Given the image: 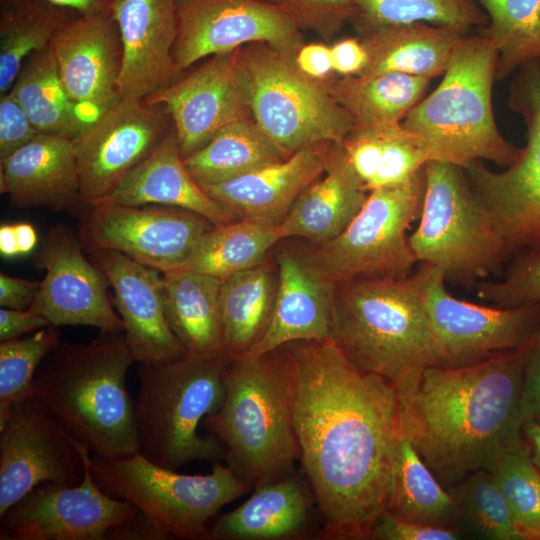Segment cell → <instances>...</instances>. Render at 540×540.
Returning a JSON list of instances; mask_svg holds the SVG:
<instances>
[{
	"instance_id": "11",
	"label": "cell",
	"mask_w": 540,
	"mask_h": 540,
	"mask_svg": "<svg viewBox=\"0 0 540 540\" xmlns=\"http://www.w3.org/2000/svg\"><path fill=\"white\" fill-rule=\"evenodd\" d=\"M424 167L402 184L369 192L363 207L341 234L313 244L302 255L308 268L333 285L357 278L411 275L418 261L406 230L421 214Z\"/></svg>"
},
{
	"instance_id": "27",
	"label": "cell",
	"mask_w": 540,
	"mask_h": 540,
	"mask_svg": "<svg viewBox=\"0 0 540 540\" xmlns=\"http://www.w3.org/2000/svg\"><path fill=\"white\" fill-rule=\"evenodd\" d=\"M317 511L306 481L294 472L253 488L252 495L210 525V540H288L310 534Z\"/></svg>"
},
{
	"instance_id": "58",
	"label": "cell",
	"mask_w": 540,
	"mask_h": 540,
	"mask_svg": "<svg viewBox=\"0 0 540 540\" xmlns=\"http://www.w3.org/2000/svg\"><path fill=\"white\" fill-rule=\"evenodd\" d=\"M0 253L5 258L19 256L12 223H5L0 227Z\"/></svg>"
},
{
	"instance_id": "15",
	"label": "cell",
	"mask_w": 540,
	"mask_h": 540,
	"mask_svg": "<svg viewBox=\"0 0 540 540\" xmlns=\"http://www.w3.org/2000/svg\"><path fill=\"white\" fill-rule=\"evenodd\" d=\"M77 235L88 253L115 250L172 273L213 224L189 210L164 205L97 203L79 214Z\"/></svg>"
},
{
	"instance_id": "51",
	"label": "cell",
	"mask_w": 540,
	"mask_h": 540,
	"mask_svg": "<svg viewBox=\"0 0 540 540\" xmlns=\"http://www.w3.org/2000/svg\"><path fill=\"white\" fill-rule=\"evenodd\" d=\"M333 72L341 76L360 74L368 61L367 52L356 38H345L331 46Z\"/></svg>"
},
{
	"instance_id": "32",
	"label": "cell",
	"mask_w": 540,
	"mask_h": 540,
	"mask_svg": "<svg viewBox=\"0 0 540 540\" xmlns=\"http://www.w3.org/2000/svg\"><path fill=\"white\" fill-rule=\"evenodd\" d=\"M9 91L43 134L74 140L97 118L65 91L50 47L24 61Z\"/></svg>"
},
{
	"instance_id": "59",
	"label": "cell",
	"mask_w": 540,
	"mask_h": 540,
	"mask_svg": "<svg viewBox=\"0 0 540 540\" xmlns=\"http://www.w3.org/2000/svg\"><path fill=\"white\" fill-rule=\"evenodd\" d=\"M526 418H529L536 423L540 424V396L530 405Z\"/></svg>"
},
{
	"instance_id": "5",
	"label": "cell",
	"mask_w": 540,
	"mask_h": 540,
	"mask_svg": "<svg viewBox=\"0 0 540 540\" xmlns=\"http://www.w3.org/2000/svg\"><path fill=\"white\" fill-rule=\"evenodd\" d=\"M224 382L223 404L203 424L225 446L226 465L253 488L296 472L299 447L280 348L229 360Z\"/></svg>"
},
{
	"instance_id": "25",
	"label": "cell",
	"mask_w": 540,
	"mask_h": 540,
	"mask_svg": "<svg viewBox=\"0 0 540 540\" xmlns=\"http://www.w3.org/2000/svg\"><path fill=\"white\" fill-rule=\"evenodd\" d=\"M277 264V290L268 326L240 356L263 355L295 341L331 340L335 285L319 279L300 254L283 251Z\"/></svg>"
},
{
	"instance_id": "43",
	"label": "cell",
	"mask_w": 540,
	"mask_h": 540,
	"mask_svg": "<svg viewBox=\"0 0 540 540\" xmlns=\"http://www.w3.org/2000/svg\"><path fill=\"white\" fill-rule=\"evenodd\" d=\"M59 327L0 342V427L11 407L32 397L33 380L43 359L61 342Z\"/></svg>"
},
{
	"instance_id": "6",
	"label": "cell",
	"mask_w": 540,
	"mask_h": 540,
	"mask_svg": "<svg viewBox=\"0 0 540 540\" xmlns=\"http://www.w3.org/2000/svg\"><path fill=\"white\" fill-rule=\"evenodd\" d=\"M498 51L483 35H465L455 47L442 81L402 120L418 135L431 160L465 167L474 161L509 166L519 148L501 134L492 109Z\"/></svg>"
},
{
	"instance_id": "42",
	"label": "cell",
	"mask_w": 540,
	"mask_h": 540,
	"mask_svg": "<svg viewBox=\"0 0 540 540\" xmlns=\"http://www.w3.org/2000/svg\"><path fill=\"white\" fill-rule=\"evenodd\" d=\"M527 540H540V471L523 433L508 443L487 468Z\"/></svg>"
},
{
	"instance_id": "2",
	"label": "cell",
	"mask_w": 540,
	"mask_h": 540,
	"mask_svg": "<svg viewBox=\"0 0 540 540\" xmlns=\"http://www.w3.org/2000/svg\"><path fill=\"white\" fill-rule=\"evenodd\" d=\"M529 343L470 366H429L396 390L403 435L448 490L522 435Z\"/></svg>"
},
{
	"instance_id": "52",
	"label": "cell",
	"mask_w": 540,
	"mask_h": 540,
	"mask_svg": "<svg viewBox=\"0 0 540 540\" xmlns=\"http://www.w3.org/2000/svg\"><path fill=\"white\" fill-rule=\"evenodd\" d=\"M294 61L301 72L316 80H325L333 72L331 46L325 43H305Z\"/></svg>"
},
{
	"instance_id": "45",
	"label": "cell",
	"mask_w": 540,
	"mask_h": 540,
	"mask_svg": "<svg viewBox=\"0 0 540 540\" xmlns=\"http://www.w3.org/2000/svg\"><path fill=\"white\" fill-rule=\"evenodd\" d=\"M503 275L499 281L477 282L478 297L501 308L540 303V255H515Z\"/></svg>"
},
{
	"instance_id": "4",
	"label": "cell",
	"mask_w": 540,
	"mask_h": 540,
	"mask_svg": "<svg viewBox=\"0 0 540 540\" xmlns=\"http://www.w3.org/2000/svg\"><path fill=\"white\" fill-rule=\"evenodd\" d=\"M331 340L355 367L383 377L396 390L416 382L427 367L445 365L442 345L410 275L336 284Z\"/></svg>"
},
{
	"instance_id": "19",
	"label": "cell",
	"mask_w": 540,
	"mask_h": 540,
	"mask_svg": "<svg viewBox=\"0 0 540 540\" xmlns=\"http://www.w3.org/2000/svg\"><path fill=\"white\" fill-rule=\"evenodd\" d=\"M34 265L45 270V276L29 309L56 327L84 325L100 332H124L107 293L106 276L84 256L77 232L69 225L58 223L47 231Z\"/></svg>"
},
{
	"instance_id": "40",
	"label": "cell",
	"mask_w": 540,
	"mask_h": 540,
	"mask_svg": "<svg viewBox=\"0 0 540 540\" xmlns=\"http://www.w3.org/2000/svg\"><path fill=\"white\" fill-rule=\"evenodd\" d=\"M351 22L360 33L392 25L424 22L469 30L488 23L475 0H351Z\"/></svg>"
},
{
	"instance_id": "30",
	"label": "cell",
	"mask_w": 540,
	"mask_h": 540,
	"mask_svg": "<svg viewBox=\"0 0 540 540\" xmlns=\"http://www.w3.org/2000/svg\"><path fill=\"white\" fill-rule=\"evenodd\" d=\"M467 30L416 22L377 28L361 34L368 61L358 74L400 72L434 78L443 75Z\"/></svg>"
},
{
	"instance_id": "53",
	"label": "cell",
	"mask_w": 540,
	"mask_h": 540,
	"mask_svg": "<svg viewBox=\"0 0 540 540\" xmlns=\"http://www.w3.org/2000/svg\"><path fill=\"white\" fill-rule=\"evenodd\" d=\"M109 540H168L172 539L157 527L143 513L138 511L123 523L113 527L106 534Z\"/></svg>"
},
{
	"instance_id": "39",
	"label": "cell",
	"mask_w": 540,
	"mask_h": 540,
	"mask_svg": "<svg viewBox=\"0 0 540 540\" xmlns=\"http://www.w3.org/2000/svg\"><path fill=\"white\" fill-rule=\"evenodd\" d=\"M488 23L480 34L498 51L496 80L540 61V0H475Z\"/></svg>"
},
{
	"instance_id": "16",
	"label": "cell",
	"mask_w": 540,
	"mask_h": 540,
	"mask_svg": "<svg viewBox=\"0 0 540 540\" xmlns=\"http://www.w3.org/2000/svg\"><path fill=\"white\" fill-rule=\"evenodd\" d=\"M75 444L84 461L82 481L35 486L0 516L1 540H106L110 529L139 511L98 485L90 469L91 451Z\"/></svg>"
},
{
	"instance_id": "1",
	"label": "cell",
	"mask_w": 540,
	"mask_h": 540,
	"mask_svg": "<svg viewBox=\"0 0 540 540\" xmlns=\"http://www.w3.org/2000/svg\"><path fill=\"white\" fill-rule=\"evenodd\" d=\"M280 351L319 538L369 539L386 510L403 437L396 389L355 367L332 340L295 341Z\"/></svg>"
},
{
	"instance_id": "26",
	"label": "cell",
	"mask_w": 540,
	"mask_h": 540,
	"mask_svg": "<svg viewBox=\"0 0 540 540\" xmlns=\"http://www.w3.org/2000/svg\"><path fill=\"white\" fill-rule=\"evenodd\" d=\"M0 192L18 208H80V178L73 140L39 133L0 161Z\"/></svg>"
},
{
	"instance_id": "31",
	"label": "cell",
	"mask_w": 540,
	"mask_h": 540,
	"mask_svg": "<svg viewBox=\"0 0 540 540\" xmlns=\"http://www.w3.org/2000/svg\"><path fill=\"white\" fill-rule=\"evenodd\" d=\"M222 283L223 279L201 273L162 274L165 314L176 337L188 352L227 362Z\"/></svg>"
},
{
	"instance_id": "12",
	"label": "cell",
	"mask_w": 540,
	"mask_h": 540,
	"mask_svg": "<svg viewBox=\"0 0 540 540\" xmlns=\"http://www.w3.org/2000/svg\"><path fill=\"white\" fill-rule=\"evenodd\" d=\"M507 103L525 122V146L503 171L483 161L463 168L510 260L523 251L540 255V61L518 69Z\"/></svg>"
},
{
	"instance_id": "20",
	"label": "cell",
	"mask_w": 540,
	"mask_h": 540,
	"mask_svg": "<svg viewBox=\"0 0 540 540\" xmlns=\"http://www.w3.org/2000/svg\"><path fill=\"white\" fill-rule=\"evenodd\" d=\"M146 99L169 112L183 158L224 127L252 117L236 50L198 62L176 83Z\"/></svg>"
},
{
	"instance_id": "54",
	"label": "cell",
	"mask_w": 540,
	"mask_h": 540,
	"mask_svg": "<svg viewBox=\"0 0 540 540\" xmlns=\"http://www.w3.org/2000/svg\"><path fill=\"white\" fill-rule=\"evenodd\" d=\"M540 396V326L529 343L523 388V413H526L530 405ZM525 420V419H524Z\"/></svg>"
},
{
	"instance_id": "24",
	"label": "cell",
	"mask_w": 540,
	"mask_h": 540,
	"mask_svg": "<svg viewBox=\"0 0 540 540\" xmlns=\"http://www.w3.org/2000/svg\"><path fill=\"white\" fill-rule=\"evenodd\" d=\"M332 144L303 148L279 162L202 188L239 219L278 226L300 194L324 173Z\"/></svg>"
},
{
	"instance_id": "10",
	"label": "cell",
	"mask_w": 540,
	"mask_h": 540,
	"mask_svg": "<svg viewBox=\"0 0 540 540\" xmlns=\"http://www.w3.org/2000/svg\"><path fill=\"white\" fill-rule=\"evenodd\" d=\"M90 469L110 496L132 503L172 539H209V521L253 487L215 461L205 475L159 466L140 453L110 460L91 453Z\"/></svg>"
},
{
	"instance_id": "22",
	"label": "cell",
	"mask_w": 540,
	"mask_h": 540,
	"mask_svg": "<svg viewBox=\"0 0 540 540\" xmlns=\"http://www.w3.org/2000/svg\"><path fill=\"white\" fill-rule=\"evenodd\" d=\"M91 261L114 291V305L135 362L163 364L182 358L188 351L166 318L162 273L115 250H97Z\"/></svg>"
},
{
	"instance_id": "56",
	"label": "cell",
	"mask_w": 540,
	"mask_h": 540,
	"mask_svg": "<svg viewBox=\"0 0 540 540\" xmlns=\"http://www.w3.org/2000/svg\"><path fill=\"white\" fill-rule=\"evenodd\" d=\"M14 237L19 256L31 253L37 246V232L32 224L27 222L12 223Z\"/></svg>"
},
{
	"instance_id": "21",
	"label": "cell",
	"mask_w": 540,
	"mask_h": 540,
	"mask_svg": "<svg viewBox=\"0 0 540 540\" xmlns=\"http://www.w3.org/2000/svg\"><path fill=\"white\" fill-rule=\"evenodd\" d=\"M50 48L73 101L99 116L122 98L123 48L112 9L77 16L56 34Z\"/></svg>"
},
{
	"instance_id": "3",
	"label": "cell",
	"mask_w": 540,
	"mask_h": 540,
	"mask_svg": "<svg viewBox=\"0 0 540 540\" xmlns=\"http://www.w3.org/2000/svg\"><path fill=\"white\" fill-rule=\"evenodd\" d=\"M134 362L124 332H100L88 343L61 341L39 365L32 397L92 454L132 457L139 451L126 378Z\"/></svg>"
},
{
	"instance_id": "38",
	"label": "cell",
	"mask_w": 540,
	"mask_h": 540,
	"mask_svg": "<svg viewBox=\"0 0 540 540\" xmlns=\"http://www.w3.org/2000/svg\"><path fill=\"white\" fill-rule=\"evenodd\" d=\"M283 159L251 117L224 127L201 149L184 158V164L203 187L232 180Z\"/></svg>"
},
{
	"instance_id": "46",
	"label": "cell",
	"mask_w": 540,
	"mask_h": 540,
	"mask_svg": "<svg viewBox=\"0 0 540 540\" xmlns=\"http://www.w3.org/2000/svg\"><path fill=\"white\" fill-rule=\"evenodd\" d=\"M280 8L296 26L330 41L354 16L351 0H263Z\"/></svg>"
},
{
	"instance_id": "55",
	"label": "cell",
	"mask_w": 540,
	"mask_h": 540,
	"mask_svg": "<svg viewBox=\"0 0 540 540\" xmlns=\"http://www.w3.org/2000/svg\"><path fill=\"white\" fill-rule=\"evenodd\" d=\"M55 5L72 9L80 14L111 10L117 0H46Z\"/></svg>"
},
{
	"instance_id": "8",
	"label": "cell",
	"mask_w": 540,
	"mask_h": 540,
	"mask_svg": "<svg viewBox=\"0 0 540 540\" xmlns=\"http://www.w3.org/2000/svg\"><path fill=\"white\" fill-rule=\"evenodd\" d=\"M424 173L420 222L409 236L417 261L461 286L500 273L508 260L503 243L464 168L431 160Z\"/></svg>"
},
{
	"instance_id": "9",
	"label": "cell",
	"mask_w": 540,
	"mask_h": 540,
	"mask_svg": "<svg viewBox=\"0 0 540 540\" xmlns=\"http://www.w3.org/2000/svg\"><path fill=\"white\" fill-rule=\"evenodd\" d=\"M252 118L285 157L324 142L342 143L354 127L325 80L299 70L294 58L265 43L236 50Z\"/></svg>"
},
{
	"instance_id": "49",
	"label": "cell",
	"mask_w": 540,
	"mask_h": 540,
	"mask_svg": "<svg viewBox=\"0 0 540 540\" xmlns=\"http://www.w3.org/2000/svg\"><path fill=\"white\" fill-rule=\"evenodd\" d=\"M49 326L52 325L48 319L31 309H0V342L21 338Z\"/></svg>"
},
{
	"instance_id": "47",
	"label": "cell",
	"mask_w": 540,
	"mask_h": 540,
	"mask_svg": "<svg viewBox=\"0 0 540 540\" xmlns=\"http://www.w3.org/2000/svg\"><path fill=\"white\" fill-rule=\"evenodd\" d=\"M40 132L10 91L0 95V161L28 144Z\"/></svg>"
},
{
	"instance_id": "35",
	"label": "cell",
	"mask_w": 540,
	"mask_h": 540,
	"mask_svg": "<svg viewBox=\"0 0 540 540\" xmlns=\"http://www.w3.org/2000/svg\"><path fill=\"white\" fill-rule=\"evenodd\" d=\"M386 511L403 520L456 530L453 493L439 482L404 435L392 469Z\"/></svg>"
},
{
	"instance_id": "7",
	"label": "cell",
	"mask_w": 540,
	"mask_h": 540,
	"mask_svg": "<svg viewBox=\"0 0 540 540\" xmlns=\"http://www.w3.org/2000/svg\"><path fill=\"white\" fill-rule=\"evenodd\" d=\"M227 362L187 352L169 363L139 364L135 424L143 457L171 470L225 459L223 443L198 427L223 404Z\"/></svg>"
},
{
	"instance_id": "28",
	"label": "cell",
	"mask_w": 540,
	"mask_h": 540,
	"mask_svg": "<svg viewBox=\"0 0 540 540\" xmlns=\"http://www.w3.org/2000/svg\"><path fill=\"white\" fill-rule=\"evenodd\" d=\"M97 203L178 207L199 214L215 225L239 219L229 208L209 196L191 176L180 153L175 129Z\"/></svg>"
},
{
	"instance_id": "17",
	"label": "cell",
	"mask_w": 540,
	"mask_h": 540,
	"mask_svg": "<svg viewBox=\"0 0 540 540\" xmlns=\"http://www.w3.org/2000/svg\"><path fill=\"white\" fill-rule=\"evenodd\" d=\"M176 6L173 57L183 70L250 43H265L292 58L305 44L290 17L263 0H176Z\"/></svg>"
},
{
	"instance_id": "41",
	"label": "cell",
	"mask_w": 540,
	"mask_h": 540,
	"mask_svg": "<svg viewBox=\"0 0 540 540\" xmlns=\"http://www.w3.org/2000/svg\"><path fill=\"white\" fill-rule=\"evenodd\" d=\"M456 503V530L487 540H527L487 469H481L449 489Z\"/></svg>"
},
{
	"instance_id": "18",
	"label": "cell",
	"mask_w": 540,
	"mask_h": 540,
	"mask_svg": "<svg viewBox=\"0 0 540 540\" xmlns=\"http://www.w3.org/2000/svg\"><path fill=\"white\" fill-rule=\"evenodd\" d=\"M84 470L75 440L34 397L11 407L0 427V516L38 484L76 485Z\"/></svg>"
},
{
	"instance_id": "14",
	"label": "cell",
	"mask_w": 540,
	"mask_h": 540,
	"mask_svg": "<svg viewBox=\"0 0 540 540\" xmlns=\"http://www.w3.org/2000/svg\"><path fill=\"white\" fill-rule=\"evenodd\" d=\"M174 131L161 103L122 97L73 140L80 178L77 214L108 196Z\"/></svg>"
},
{
	"instance_id": "37",
	"label": "cell",
	"mask_w": 540,
	"mask_h": 540,
	"mask_svg": "<svg viewBox=\"0 0 540 540\" xmlns=\"http://www.w3.org/2000/svg\"><path fill=\"white\" fill-rule=\"evenodd\" d=\"M280 240L277 226L244 219L213 225L172 273H201L224 280L265 262Z\"/></svg>"
},
{
	"instance_id": "29",
	"label": "cell",
	"mask_w": 540,
	"mask_h": 540,
	"mask_svg": "<svg viewBox=\"0 0 540 540\" xmlns=\"http://www.w3.org/2000/svg\"><path fill=\"white\" fill-rule=\"evenodd\" d=\"M368 194L341 143H333L322 176L300 194L277 226L281 240L301 237L320 244L337 237L359 213Z\"/></svg>"
},
{
	"instance_id": "50",
	"label": "cell",
	"mask_w": 540,
	"mask_h": 540,
	"mask_svg": "<svg viewBox=\"0 0 540 540\" xmlns=\"http://www.w3.org/2000/svg\"><path fill=\"white\" fill-rule=\"evenodd\" d=\"M41 287V281H31L6 273H0V306L3 308L26 310L34 303Z\"/></svg>"
},
{
	"instance_id": "33",
	"label": "cell",
	"mask_w": 540,
	"mask_h": 540,
	"mask_svg": "<svg viewBox=\"0 0 540 540\" xmlns=\"http://www.w3.org/2000/svg\"><path fill=\"white\" fill-rule=\"evenodd\" d=\"M337 103L352 118L355 129L401 123L422 99L430 79L400 72L325 79Z\"/></svg>"
},
{
	"instance_id": "36",
	"label": "cell",
	"mask_w": 540,
	"mask_h": 540,
	"mask_svg": "<svg viewBox=\"0 0 540 540\" xmlns=\"http://www.w3.org/2000/svg\"><path fill=\"white\" fill-rule=\"evenodd\" d=\"M79 15L46 0H0V95L10 90L24 61L50 47Z\"/></svg>"
},
{
	"instance_id": "44",
	"label": "cell",
	"mask_w": 540,
	"mask_h": 540,
	"mask_svg": "<svg viewBox=\"0 0 540 540\" xmlns=\"http://www.w3.org/2000/svg\"><path fill=\"white\" fill-rule=\"evenodd\" d=\"M431 161L424 141L401 123L387 126L383 134L381 160L369 192L402 184Z\"/></svg>"
},
{
	"instance_id": "13",
	"label": "cell",
	"mask_w": 540,
	"mask_h": 540,
	"mask_svg": "<svg viewBox=\"0 0 540 540\" xmlns=\"http://www.w3.org/2000/svg\"><path fill=\"white\" fill-rule=\"evenodd\" d=\"M410 278L443 348L444 367L474 365L527 345L540 326V303L483 306L452 296L443 271L421 263Z\"/></svg>"
},
{
	"instance_id": "23",
	"label": "cell",
	"mask_w": 540,
	"mask_h": 540,
	"mask_svg": "<svg viewBox=\"0 0 540 540\" xmlns=\"http://www.w3.org/2000/svg\"><path fill=\"white\" fill-rule=\"evenodd\" d=\"M112 11L123 48L121 97H151L185 74L173 57L176 0H117Z\"/></svg>"
},
{
	"instance_id": "48",
	"label": "cell",
	"mask_w": 540,
	"mask_h": 540,
	"mask_svg": "<svg viewBox=\"0 0 540 540\" xmlns=\"http://www.w3.org/2000/svg\"><path fill=\"white\" fill-rule=\"evenodd\" d=\"M369 539L377 540H458V531L397 518L386 510L371 528Z\"/></svg>"
},
{
	"instance_id": "57",
	"label": "cell",
	"mask_w": 540,
	"mask_h": 540,
	"mask_svg": "<svg viewBox=\"0 0 540 540\" xmlns=\"http://www.w3.org/2000/svg\"><path fill=\"white\" fill-rule=\"evenodd\" d=\"M522 433L530 445L532 459L540 471V424L526 418L522 424Z\"/></svg>"
},
{
	"instance_id": "34",
	"label": "cell",
	"mask_w": 540,
	"mask_h": 540,
	"mask_svg": "<svg viewBox=\"0 0 540 540\" xmlns=\"http://www.w3.org/2000/svg\"><path fill=\"white\" fill-rule=\"evenodd\" d=\"M276 290L277 274L266 261L223 280L220 303L228 360L242 355L261 338Z\"/></svg>"
}]
</instances>
